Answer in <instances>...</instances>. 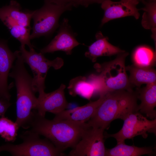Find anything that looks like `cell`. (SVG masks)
<instances>
[{"mask_svg":"<svg viewBox=\"0 0 156 156\" xmlns=\"http://www.w3.org/2000/svg\"><path fill=\"white\" fill-rule=\"evenodd\" d=\"M89 126L87 122L49 120L33 109L28 128H31L30 131L44 136L63 152L68 148L75 147Z\"/></svg>","mask_w":156,"mask_h":156,"instance_id":"obj_1","label":"cell"},{"mask_svg":"<svg viewBox=\"0 0 156 156\" xmlns=\"http://www.w3.org/2000/svg\"><path fill=\"white\" fill-rule=\"evenodd\" d=\"M137 91L125 90L109 92L94 113L88 121L92 127L105 130L117 119L123 120L129 114L139 111Z\"/></svg>","mask_w":156,"mask_h":156,"instance_id":"obj_2","label":"cell"},{"mask_svg":"<svg viewBox=\"0 0 156 156\" xmlns=\"http://www.w3.org/2000/svg\"><path fill=\"white\" fill-rule=\"evenodd\" d=\"M15 52V63L9 75L14 79L16 89V119L15 122L19 128H27L32 111L36 109L38 99L32 87L33 78L25 68L19 51Z\"/></svg>","mask_w":156,"mask_h":156,"instance_id":"obj_3","label":"cell"},{"mask_svg":"<svg viewBox=\"0 0 156 156\" xmlns=\"http://www.w3.org/2000/svg\"><path fill=\"white\" fill-rule=\"evenodd\" d=\"M27 131L20 135L23 142L18 144H6L0 146V152L6 151L14 156H62L65 154L49 140Z\"/></svg>","mask_w":156,"mask_h":156,"instance_id":"obj_4","label":"cell"},{"mask_svg":"<svg viewBox=\"0 0 156 156\" xmlns=\"http://www.w3.org/2000/svg\"><path fill=\"white\" fill-rule=\"evenodd\" d=\"M73 6L72 4L60 5L44 1L42 7L34 11L32 17L34 23L30 39L48 36L53 33L59 26L60 16L65 11L70 10Z\"/></svg>","mask_w":156,"mask_h":156,"instance_id":"obj_5","label":"cell"},{"mask_svg":"<svg viewBox=\"0 0 156 156\" xmlns=\"http://www.w3.org/2000/svg\"><path fill=\"white\" fill-rule=\"evenodd\" d=\"M129 53H119L115 59L103 64L99 70L105 85L104 95L112 91H133L126 73L125 60Z\"/></svg>","mask_w":156,"mask_h":156,"instance_id":"obj_6","label":"cell"},{"mask_svg":"<svg viewBox=\"0 0 156 156\" xmlns=\"http://www.w3.org/2000/svg\"><path fill=\"white\" fill-rule=\"evenodd\" d=\"M19 51L24 62L29 66L33 72L32 87L34 91L39 93L44 91L45 80L49 69L51 67L55 69L60 68L64 64L63 60L59 57L49 60L43 54L35 51L34 48L28 51L25 46L21 45Z\"/></svg>","mask_w":156,"mask_h":156,"instance_id":"obj_7","label":"cell"},{"mask_svg":"<svg viewBox=\"0 0 156 156\" xmlns=\"http://www.w3.org/2000/svg\"><path fill=\"white\" fill-rule=\"evenodd\" d=\"M123 121V126L119 131L113 134H104L105 138H114L118 144L125 143L126 140L132 139L138 135L146 138L148 133L156 135V118L149 120L137 111L129 114Z\"/></svg>","mask_w":156,"mask_h":156,"instance_id":"obj_8","label":"cell"},{"mask_svg":"<svg viewBox=\"0 0 156 156\" xmlns=\"http://www.w3.org/2000/svg\"><path fill=\"white\" fill-rule=\"evenodd\" d=\"M104 130L89 125L84 132L80 140L68 155L105 156L106 148L104 144Z\"/></svg>","mask_w":156,"mask_h":156,"instance_id":"obj_9","label":"cell"},{"mask_svg":"<svg viewBox=\"0 0 156 156\" xmlns=\"http://www.w3.org/2000/svg\"><path fill=\"white\" fill-rule=\"evenodd\" d=\"M138 0H120L113 1L106 0L101 3V7L104 11L101 26L110 21L127 16H133L138 19L140 16L137 6L139 3Z\"/></svg>","mask_w":156,"mask_h":156,"instance_id":"obj_10","label":"cell"},{"mask_svg":"<svg viewBox=\"0 0 156 156\" xmlns=\"http://www.w3.org/2000/svg\"><path fill=\"white\" fill-rule=\"evenodd\" d=\"M65 85L62 84L58 89L53 92L47 93L44 91L39 93L35 110L39 115L44 117L47 112L56 115L65 110L68 105L65 96Z\"/></svg>","mask_w":156,"mask_h":156,"instance_id":"obj_11","label":"cell"},{"mask_svg":"<svg viewBox=\"0 0 156 156\" xmlns=\"http://www.w3.org/2000/svg\"><path fill=\"white\" fill-rule=\"evenodd\" d=\"M75 36L68 24V20L64 18L57 34L48 45L40 50V52L44 54L61 51L67 55H71L72 49L80 44L76 39Z\"/></svg>","mask_w":156,"mask_h":156,"instance_id":"obj_12","label":"cell"},{"mask_svg":"<svg viewBox=\"0 0 156 156\" xmlns=\"http://www.w3.org/2000/svg\"><path fill=\"white\" fill-rule=\"evenodd\" d=\"M16 55L9 49L7 42L0 40V98L10 101L11 95L8 85V77Z\"/></svg>","mask_w":156,"mask_h":156,"instance_id":"obj_13","label":"cell"},{"mask_svg":"<svg viewBox=\"0 0 156 156\" xmlns=\"http://www.w3.org/2000/svg\"><path fill=\"white\" fill-rule=\"evenodd\" d=\"M104 96H100L99 99L97 100L91 101L84 106L77 107L72 109H65L55 115L53 119L86 122L93 115L103 100Z\"/></svg>","mask_w":156,"mask_h":156,"instance_id":"obj_14","label":"cell"},{"mask_svg":"<svg viewBox=\"0 0 156 156\" xmlns=\"http://www.w3.org/2000/svg\"><path fill=\"white\" fill-rule=\"evenodd\" d=\"M96 40L88 47V51L85 54L86 57L92 62L96 61L97 58L102 56H111L125 52L118 47L110 44L109 39L99 31L95 35Z\"/></svg>","mask_w":156,"mask_h":156,"instance_id":"obj_15","label":"cell"},{"mask_svg":"<svg viewBox=\"0 0 156 156\" xmlns=\"http://www.w3.org/2000/svg\"><path fill=\"white\" fill-rule=\"evenodd\" d=\"M34 11L22 10L18 3L12 0L8 5L0 8V20L8 19L21 26L31 28L30 22Z\"/></svg>","mask_w":156,"mask_h":156,"instance_id":"obj_16","label":"cell"},{"mask_svg":"<svg viewBox=\"0 0 156 156\" xmlns=\"http://www.w3.org/2000/svg\"><path fill=\"white\" fill-rule=\"evenodd\" d=\"M146 85L142 88H137L138 99L141 101L138 106V110L153 120L156 117L154 109L156 106V82Z\"/></svg>","mask_w":156,"mask_h":156,"instance_id":"obj_17","label":"cell"},{"mask_svg":"<svg viewBox=\"0 0 156 156\" xmlns=\"http://www.w3.org/2000/svg\"><path fill=\"white\" fill-rule=\"evenodd\" d=\"M126 69L129 72V81L133 87L140 88L142 84L156 82V71L152 67H142L133 64L126 66Z\"/></svg>","mask_w":156,"mask_h":156,"instance_id":"obj_18","label":"cell"},{"mask_svg":"<svg viewBox=\"0 0 156 156\" xmlns=\"http://www.w3.org/2000/svg\"><path fill=\"white\" fill-rule=\"evenodd\" d=\"M153 148L150 147H138L134 145H129L122 143L117 144L111 149L106 148V156H140L147 155H153Z\"/></svg>","mask_w":156,"mask_h":156,"instance_id":"obj_19","label":"cell"},{"mask_svg":"<svg viewBox=\"0 0 156 156\" xmlns=\"http://www.w3.org/2000/svg\"><path fill=\"white\" fill-rule=\"evenodd\" d=\"M69 94L73 96L79 95L90 100L94 94V89L85 77L80 76L72 79L68 88Z\"/></svg>","mask_w":156,"mask_h":156,"instance_id":"obj_20","label":"cell"},{"mask_svg":"<svg viewBox=\"0 0 156 156\" xmlns=\"http://www.w3.org/2000/svg\"><path fill=\"white\" fill-rule=\"evenodd\" d=\"M2 22L8 29L11 35L20 42L21 45H27L29 50L34 48L30 42L31 28L21 26L9 19L4 20Z\"/></svg>","mask_w":156,"mask_h":156,"instance_id":"obj_21","label":"cell"},{"mask_svg":"<svg viewBox=\"0 0 156 156\" xmlns=\"http://www.w3.org/2000/svg\"><path fill=\"white\" fill-rule=\"evenodd\" d=\"M133 64L140 67H150L155 64L156 52L150 48L140 46L135 50L132 56Z\"/></svg>","mask_w":156,"mask_h":156,"instance_id":"obj_22","label":"cell"},{"mask_svg":"<svg viewBox=\"0 0 156 156\" xmlns=\"http://www.w3.org/2000/svg\"><path fill=\"white\" fill-rule=\"evenodd\" d=\"M144 4L145 6L140 9L144 11L142 16L141 24L144 29L151 30V37L154 40L156 47V2H146Z\"/></svg>","mask_w":156,"mask_h":156,"instance_id":"obj_23","label":"cell"},{"mask_svg":"<svg viewBox=\"0 0 156 156\" xmlns=\"http://www.w3.org/2000/svg\"><path fill=\"white\" fill-rule=\"evenodd\" d=\"M19 129L15 122L5 116L0 118V136L5 141L14 142Z\"/></svg>","mask_w":156,"mask_h":156,"instance_id":"obj_24","label":"cell"},{"mask_svg":"<svg viewBox=\"0 0 156 156\" xmlns=\"http://www.w3.org/2000/svg\"><path fill=\"white\" fill-rule=\"evenodd\" d=\"M11 103L10 101L0 98V118L5 116V114Z\"/></svg>","mask_w":156,"mask_h":156,"instance_id":"obj_25","label":"cell"},{"mask_svg":"<svg viewBox=\"0 0 156 156\" xmlns=\"http://www.w3.org/2000/svg\"><path fill=\"white\" fill-rule=\"evenodd\" d=\"M106 0H75L74 6L76 7L81 5L86 7L89 5L94 3H101Z\"/></svg>","mask_w":156,"mask_h":156,"instance_id":"obj_26","label":"cell"},{"mask_svg":"<svg viewBox=\"0 0 156 156\" xmlns=\"http://www.w3.org/2000/svg\"><path fill=\"white\" fill-rule=\"evenodd\" d=\"M75 0H44V1L60 5H66L72 4L74 5Z\"/></svg>","mask_w":156,"mask_h":156,"instance_id":"obj_27","label":"cell"},{"mask_svg":"<svg viewBox=\"0 0 156 156\" xmlns=\"http://www.w3.org/2000/svg\"><path fill=\"white\" fill-rule=\"evenodd\" d=\"M145 1L146 2H156V0H145Z\"/></svg>","mask_w":156,"mask_h":156,"instance_id":"obj_28","label":"cell"},{"mask_svg":"<svg viewBox=\"0 0 156 156\" xmlns=\"http://www.w3.org/2000/svg\"><path fill=\"white\" fill-rule=\"evenodd\" d=\"M139 1V2L140 1V2H142V3H143L144 4L145 3V0H138Z\"/></svg>","mask_w":156,"mask_h":156,"instance_id":"obj_29","label":"cell"}]
</instances>
